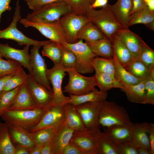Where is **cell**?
I'll return each mask as SVG.
<instances>
[{
  "label": "cell",
  "mask_w": 154,
  "mask_h": 154,
  "mask_svg": "<svg viewBox=\"0 0 154 154\" xmlns=\"http://www.w3.org/2000/svg\"><path fill=\"white\" fill-rule=\"evenodd\" d=\"M86 16L111 40L117 32L124 28L110 8L109 4L99 10L90 8Z\"/></svg>",
  "instance_id": "6da1fadb"
},
{
  "label": "cell",
  "mask_w": 154,
  "mask_h": 154,
  "mask_svg": "<svg viewBox=\"0 0 154 154\" xmlns=\"http://www.w3.org/2000/svg\"><path fill=\"white\" fill-rule=\"evenodd\" d=\"M48 109L37 108L28 110H9L1 117L6 123L29 131L37 124Z\"/></svg>",
  "instance_id": "7a4b0ae2"
},
{
  "label": "cell",
  "mask_w": 154,
  "mask_h": 154,
  "mask_svg": "<svg viewBox=\"0 0 154 154\" xmlns=\"http://www.w3.org/2000/svg\"><path fill=\"white\" fill-rule=\"evenodd\" d=\"M131 123L126 110L116 103L104 101L99 117V123L104 128L112 126L125 125Z\"/></svg>",
  "instance_id": "3957f363"
},
{
  "label": "cell",
  "mask_w": 154,
  "mask_h": 154,
  "mask_svg": "<svg viewBox=\"0 0 154 154\" xmlns=\"http://www.w3.org/2000/svg\"><path fill=\"white\" fill-rule=\"evenodd\" d=\"M19 22L24 27H32L37 29L50 40L60 44L67 43L60 26L59 20L50 22L38 18L30 19H21Z\"/></svg>",
  "instance_id": "277c9868"
},
{
  "label": "cell",
  "mask_w": 154,
  "mask_h": 154,
  "mask_svg": "<svg viewBox=\"0 0 154 154\" xmlns=\"http://www.w3.org/2000/svg\"><path fill=\"white\" fill-rule=\"evenodd\" d=\"M12 21L6 29L0 30V38L10 39L16 41L19 45L40 46L43 47L49 40L38 41L27 37L17 28L18 22L21 19L19 0H17Z\"/></svg>",
  "instance_id": "5b68a950"
},
{
  "label": "cell",
  "mask_w": 154,
  "mask_h": 154,
  "mask_svg": "<svg viewBox=\"0 0 154 154\" xmlns=\"http://www.w3.org/2000/svg\"><path fill=\"white\" fill-rule=\"evenodd\" d=\"M69 75L68 82L64 88L63 92L69 94L79 96L87 94L97 86L94 75L87 77L77 72L74 68H65Z\"/></svg>",
  "instance_id": "8992f818"
},
{
  "label": "cell",
  "mask_w": 154,
  "mask_h": 154,
  "mask_svg": "<svg viewBox=\"0 0 154 154\" xmlns=\"http://www.w3.org/2000/svg\"><path fill=\"white\" fill-rule=\"evenodd\" d=\"M74 54L76 58L75 69L80 73H92L94 70L92 62L97 57L91 50L86 42L79 40L73 43H66L65 44Z\"/></svg>",
  "instance_id": "52a82bcc"
},
{
  "label": "cell",
  "mask_w": 154,
  "mask_h": 154,
  "mask_svg": "<svg viewBox=\"0 0 154 154\" xmlns=\"http://www.w3.org/2000/svg\"><path fill=\"white\" fill-rule=\"evenodd\" d=\"M72 12L67 2L62 0L50 3L33 10L25 18L27 19L38 18L50 22L58 20L63 16Z\"/></svg>",
  "instance_id": "ba28073f"
},
{
  "label": "cell",
  "mask_w": 154,
  "mask_h": 154,
  "mask_svg": "<svg viewBox=\"0 0 154 154\" xmlns=\"http://www.w3.org/2000/svg\"><path fill=\"white\" fill-rule=\"evenodd\" d=\"M90 21L86 16L72 12L61 17L59 22L67 42L73 43L78 42L79 40L78 33L84 25Z\"/></svg>",
  "instance_id": "9c48e42d"
},
{
  "label": "cell",
  "mask_w": 154,
  "mask_h": 154,
  "mask_svg": "<svg viewBox=\"0 0 154 154\" xmlns=\"http://www.w3.org/2000/svg\"><path fill=\"white\" fill-rule=\"evenodd\" d=\"M66 72L65 67L60 63L54 64L52 68L47 69V77L52 87V106L64 105L68 103L69 97L64 95L62 88L63 79L66 74Z\"/></svg>",
  "instance_id": "30bf717a"
},
{
  "label": "cell",
  "mask_w": 154,
  "mask_h": 154,
  "mask_svg": "<svg viewBox=\"0 0 154 154\" xmlns=\"http://www.w3.org/2000/svg\"><path fill=\"white\" fill-rule=\"evenodd\" d=\"M100 129L86 128L74 131L70 142L85 154H96L98 147V133Z\"/></svg>",
  "instance_id": "8fae6325"
},
{
  "label": "cell",
  "mask_w": 154,
  "mask_h": 154,
  "mask_svg": "<svg viewBox=\"0 0 154 154\" xmlns=\"http://www.w3.org/2000/svg\"><path fill=\"white\" fill-rule=\"evenodd\" d=\"M25 83L38 108L47 109L52 106L53 92L38 83L29 72Z\"/></svg>",
  "instance_id": "7c38bea8"
},
{
  "label": "cell",
  "mask_w": 154,
  "mask_h": 154,
  "mask_svg": "<svg viewBox=\"0 0 154 154\" xmlns=\"http://www.w3.org/2000/svg\"><path fill=\"white\" fill-rule=\"evenodd\" d=\"M41 47L34 46L31 50L30 56V65L32 70L31 75L38 83L53 92L46 76V64L39 52Z\"/></svg>",
  "instance_id": "4fadbf2b"
},
{
  "label": "cell",
  "mask_w": 154,
  "mask_h": 154,
  "mask_svg": "<svg viewBox=\"0 0 154 154\" xmlns=\"http://www.w3.org/2000/svg\"><path fill=\"white\" fill-rule=\"evenodd\" d=\"M64 105H52L44 112L38 123L29 131L33 132L40 129L60 126L65 122Z\"/></svg>",
  "instance_id": "5bb4252c"
},
{
  "label": "cell",
  "mask_w": 154,
  "mask_h": 154,
  "mask_svg": "<svg viewBox=\"0 0 154 154\" xmlns=\"http://www.w3.org/2000/svg\"><path fill=\"white\" fill-rule=\"evenodd\" d=\"M103 102H88L74 106L86 128L100 129L99 117Z\"/></svg>",
  "instance_id": "9a60e30c"
},
{
  "label": "cell",
  "mask_w": 154,
  "mask_h": 154,
  "mask_svg": "<svg viewBox=\"0 0 154 154\" xmlns=\"http://www.w3.org/2000/svg\"><path fill=\"white\" fill-rule=\"evenodd\" d=\"M30 46L25 45L23 49H20L12 47L7 43H0V54L7 60H13L19 62L32 74V70L29 53Z\"/></svg>",
  "instance_id": "2e32d148"
},
{
  "label": "cell",
  "mask_w": 154,
  "mask_h": 154,
  "mask_svg": "<svg viewBox=\"0 0 154 154\" xmlns=\"http://www.w3.org/2000/svg\"><path fill=\"white\" fill-rule=\"evenodd\" d=\"M124 44L133 55L138 58L143 40L139 36L128 28L119 30L115 35Z\"/></svg>",
  "instance_id": "e0dca14e"
},
{
  "label": "cell",
  "mask_w": 154,
  "mask_h": 154,
  "mask_svg": "<svg viewBox=\"0 0 154 154\" xmlns=\"http://www.w3.org/2000/svg\"><path fill=\"white\" fill-rule=\"evenodd\" d=\"M132 122L125 125H115L104 127L107 134L117 145L129 142L131 139L133 127Z\"/></svg>",
  "instance_id": "ac0fdd59"
},
{
  "label": "cell",
  "mask_w": 154,
  "mask_h": 154,
  "mask_svg": "<svg viewBox=\"0 0 154 154\" xmlns=\"http://www.w3.org/2000/svg\"><path fill=\"white\" fill-rule=\"evenodd\" d=\"M6 124L13 143L16 145L25 147L31 153L36 145L31 136V132L19 127Z\"/></svg>",
  "instance_id": "d6986e66"
},
{
  "label": "cell",
  "mask_w": 154,
  "mask_h": 154,
  "mask_svg": "<svg viewBox=\"0 0 154 154\" xmlns=\"http://www.w3.org/2000/svg\"><path fill=\"white\" fill-rule=\"evenodd\" d=\"M149 124L146 122L133 123L131 137L129 143L136 148L142 147L150 150L147 133Z\"/></svg>",
  "instance_id": "ffe728a7"
},
{
  "label": "cell",
  "mask_w": 154,
  "mask_h": 154,
  "mask_svg": "<svg viewBox=\"0 0 154 154\" xmlns=\"http://www.w3.org/2000/svg\"><path fill=\"white\" fill-rule=\"evenodd\" d=\"M37 108H38L25 82L21 86L8 110L31 109Z\"/></svg>",
  "instance_id": "44dd1931"
},
{
  "label": "cell",
  "mask_w": 154,
  "mask_h": 154,
  "mask_svg": "<svg viewBox=\"0 0 154 154\" xmlns=\"http://www.w3.org/2000/svg\"><path fill=\"white\" fill-rule=\"evenodd\" d=\"M74 131V130L67 125L65 121L52 139L51 154H61L64 147L70 141Z\"/></svg>",
  "instance_id": "7402d4cb"
},
{
  "label": "cell",
  "mask_w": 154,
  "mask_h": 154,
  "mask_svg": "<svg viewBox=\"0 0 154 154\" xmlns=\"http://www.w3.org/2000/svg\"><path fill=\"white\" fill-rule=\"evenodd\" d=\"M114 49V56L126 69L136 58L122 42L116 36L112 40Z\"/></svg>",
  "instance_id": "603a6c76"
},
{
  "label": "cell",
  "mask_w": 154,
  "mask_h": 154,
  "mask_svg": "<svg viewBox=\"0 0 154 154\" xmlns=\"http://www.w3.org/2000/svg\"><path fill=\"white\" fill-rule=\"evenodd\" d=\"M109 6L117 19L125 28H127L130 13L132 7V0H117L113 5Z\"/></svg>",
  "instance_id": "cb8c5ba5"
},
{
  "label": "cell",
  "mask_w": 154,
  "mask_h": 154,
  "mask_svg": "<svg viewBox=\"0 0 154 154\" xmlns=\"http://www.w3.org/2000/svg\"><path fill=\"white\" fill-rule=\"evenodd\" d=\"M146 80L133 85H123L121 89L125 94L127 99L131 102L145 104L146 98L145 84Z\"/></svg>",
  "instance_id": "d4e9b609"
},
{
  "label": "cell",
  "mask_w": 154,
  "mask_h": 154,
  "mask_svg": "<svg viewBox=\"0 0 154 154\" xmlns=\"http://www.w3.org/2000/svg\"><path fill=\"white\" fill-rule=\"evenodd\" d=\"M107 92L99 91L95 88L90 92L83 95L76 96L69 94V103L74 106L90 102H102L106 100Z\"/></svg>",
  "instance_id": "484cf974"
},
{
  "label": "cell",
  "mask_w": 154,
  "mask_h": 154,
  "mask_svg": "<svg viewBox=\"0 0 154 154\" xmlns=\"http://www.w3.org/2000/svg\"><path fill=\"white\" fill-rule=\"evenodd\" d=\"M86 43L92 51L97 56L113 58L114 49L112 42L107 37L94 42Z\"/></svg>",
  "instance_id": "4316f807"
},
{
  "label": "cell",
  "mask_w": 154,
  "mask_h": 154,
  "mask_svg": "<svg viewBox=\"0 0 154 154\" xmlns=\"http://www.w3.org/2000/svg\"><path fill=\"white\" fill-rule=\"evenodd\" d=\"M78 39L85 41L86 42H92L106 37L101 30L90 21L82 27L77 35Z\"/></svg>",
  "instance_id": "83f0119b"
},
{
  "label": "cell",
  "mask_w": 154,
  "mask_h": 154,
  "mask_svg": "<svg viewBox=\"0 0 154 154\" xmlns=\"http://www.w3.org/2000/svg\"><path fill=\"white\" fill-rule=\"evenodd\" d=\"M154 23V12L151 11L147 5L130 15L127 28L135 25L142 24L146 27Z\"/></svg>",
  "instance_id": "f1b7e54d"
},
{
  "label": "cell",
  "mask_w": 154,
  "mask_h": 154,
  "mask_svg": "<svg viewBox=\"0 0 154 154\" xmlns=\"http://www.w3.org/2000/svg\"><path fill=\"white\" fill-rule=\"evenodd\" d=\"M64 106L65 122L67 125L74 131L84 129L86 127L74 106L67 103L64 104Z\"/></svg>",
  "instance_id": "f546056e"
},
{
  "label": "cell",
  "mask_w": 154,
  "mask_h": 154,
  "mask_svg": "<svg viewBox=\"0 0 154 154\" xmlns=\"http://www.w3.org/2000/svg\"><path fill=\"white\" fill-rule=\"evenodd\" d=\"M92 64L95 71L106 73L117 81L116 66L113 58H103L97 56L93 59Z\"/></svg>",
  "instance_id": "4dcf8cb0"
},
{
  "label": "cell",
  "mask_w": 154,
  "mask_h": 154,
  "mask_svg": "<svg viewBox=\"0 0 154 154\" xmlns=\"http://www.w3.org/2000/svg\"><path fill=\"white\" fill-rule=\"evenodd\" d=\"M98 135L96 154H118V146L107 134L100 129Z\"/></svg>",
  "instance_id": "1f68e13d"
},
{
  "label": "cell",
  "mask_w": 154,
  "mask_h": 154,
  "mask_svg": "<svg viewBox=\"0 0 154 154\" xmlns=\"http://www.w3.org/2000/svg\"><path fill=\"white\" fill-rule=\"evenodd\" d=\"M95 78L97 86L100 90L107 92L113 88L121 89L123 88V85L115 80L110 75L104 72L95 71L94 75Z\"/></svg>",
  "instance_id": "d6a6232c"
},
{
  "label": "cell",
  "mask_w": 154,
  "mask_h": 154,
  "mask_svg": "<svg viewBox=\"0 0 154 154\" xmlns=\"http://www.w3.org/2000/svg\"><path fill=\"white\" fill-rule=\"evenodd\" d=\"M15 149L7 125L2 123L0 129V154H15Z\"/></svg>",
  "instance_id": "836d02e7"
},
{
  "label": "cell",
  "mask_w": 154,
  "mask_h": 154,
  "mask_svg": "<svg viewBox=\"0 0 154 154\" xmlns=\"http://www.w3.org/2000/svg\"><path fill=\"white\" fill-rule=\"evenodd\" d=\"M63 124L42 129L33 132H31V136L35 145L44 144L52 140L58 130Z\"/></svg>",
  "instance_id": "e575fe53"
},
{
  "label": "cell",
  "mask_w": 154,
  "mask_h": 154,
  "mask_svg": "<svg viewBox=\"0 0 154 154\" xmlns=\"http://www.w3.org/2000/svg\"><path fill=\"white\" fill-rule=\"evenodd\" d=\"M113 58L116 66V80L117 82L123 85H133L143 81L136 78L129 73L119 63L114 56Z\"/></svg>",
  "instance_id": "d590c367"
},
{
  "label": "cell",
  "mask_w": 154,
  "mask_h": 154,
  "mask_svg": "<svg viewBox=\"0 0 154 154\" xmlns=\"http://www.w3.org/2000/svg\"><path fill=\"white\" fill-rule=\"evenodd\" d=\"M126 69L135 77L142 80L147 79L154 70V69H149L137 58Z\"/></svg>",
  "instance_id": "8d00e7d4"
},
{
  "label": "cell",
  "mask_w": 154,
  "mask_h": 154,
  "mask_svg": "<svg viewBox=\"0 0 154 154\" xmlns=\"http://www.w3.org/2000/svg\"><path fill=\"white\" fill-rule=\"evenodd\" d=\"M60 44L50 40L43 47L42 51V56L49 58L54 64L60 63L61 58Z\"/></svg>",
  "instance_id": "74e56055"
},
{
  "label": "cell",
  "mask_w": 154,
  "mask_h": 154,
  "mask_svg": "<svg viewBox=\"0 0 154 154\" xmlns=\"http://www.w3.org/2000/svg\"><path fill=\"white\" fill-rule=\"evenodd\" d=\"M21 86L11 90L2 91L0 95V117L8 110Z\"/></svg>",
  "instance_id": "f35d334b"
},
{
  "label": "cell",
  "mask_w": 154,
  "mask_h": 154,
  "mask_svg": "<svg viewBox=\"0 0 154 154\" xmlns=\"http://www.w3.org/2000/svg\"><path fill=\"white\" fill-rule=\"evenodd\" d=\"M23 66L15 60H5L0 58V76L13 75L23 69Z\"/></svg>",
  "instance_id": "ab89813d"
},
{
  "label": "cell",
  "mask_w": 154,
  "mask_h": 154,
  "mask_svg": "<svg viewBox=\"0 0 154 154\" xmlns=\"http://www.w3.org/2000/svg\"><path fill=\"white\" fill-rule=\"evenodd\" d=\"M27 74L23 69L12 75L5 81L2 91L11 90L22 85L25 82Z\"/></svg>",
  "instance_id": "60d3db41"
},
{
  "label": "cell",
  "mask_w": 154,
  "mask_h": 154,
  "mask_svg": "<svg viewBox=\"0 0 154 154\" xmlns=\"http://www.w3.org/2000/svg\"><path fill=\"white\" fill-rule=\"evenodd\" d=\"M138 58L150 70L154 69V51L143 40Z\"/></svg>",
  "instance_id": "b9f144b4"
},
{
  "label": "cell",
  "mask_w": 154,
  "mask_h": 154,
  "mask_svg": "<svg viewBox=\"0 0 154 154\" xmlns=\"http://www.w3.org/2000/svg\"><path fill=\"white\" fill-rule=\"evenodd\" d=\"M72 12L77 14L86 16L91 4L90 0H65Z\"/></svg>",
  "instance_id": "7bdbcfd3"
},
{
  "label": "cell",
  "mask_w": 154,
  "mask_h": 154,
  "mask_svg": "<svg viewBox=\"0 0 154 154\" xmlns=\"http://www.w3.org/2000/svg\"><path fill=\"white\" fill-rule=\"evenodd\" d=\"M61 58L60 63L65 68H74L76 58L74 52L65 45L60 44Z\"/></svg>",
  "instance_id": "ee69618b"
},
{
  "label": "cell",
  "mask_w": 154,
  "mask_h": 154,
  "mask_svg": "<svg viewBox=\"0 0 154 154\" xmlns=\"http://www.w3.org/2000/svg\"><path fill=\"white\" fill-rule=\"evenodd\" d=\"M145 104L154 105V70L146 80L145 84Z\"/></svg>",
  "instance_id": "f6af8a7d"
},
{
  "label": "cell",
  "mask_w": 154,
  "mask_h": 154,
  "mask_svg": "<svg viewBox=\"0 0 154 154\" xmlns=\"http://www.w3.org/2000/svg\"><path fill=\"white\" fill-rule=\"evenodd\" d=\"M61 0H27L26 1L29 8L33 10L43 6Z\"/></svg>",
  "instance_id": "bcb514c9"
},
{
  "label": "cell",
  "mask_w": 154,
  "mask_h": 154,
  "mask_svg": "<svg viewBox=\"0 0 154 154\" xmlns=\"http://www.w3.org/2000/svg\"><path fill=\"white\" fill-rule=\"evenodd\" d=\"M118 154H138L136 148L129 142L118 146Z\"/></svg>",
  "instance_id": "7dc6e473"
},
{
  "label": "cell",
  "mask_w": 154,
  "mask_h": 154,
  "mask_svg": "<svg viewBox=\"0 0 154 154\" xmlns=\"http://www.w3.org/2000/svg\"><path fill=\"white\" fill-rule=\"evenodd\" d=\"M61 154H85L81 149L71 142L64 147Z\"/></svg>",
  "instance_id": "c3c4849f"
},
{
  "label": "cell",
  "mask_w": 154,
  "mask_h": 154,
  "mask_svg": "<svg viewBox=\"0 0 154 154\" xmlns=\"http://www.w3.org/2000/svg\"><path fill=\"white\" fill-rule=\"evenodd\" d=\"M148 134L149 141L150 151L151 154H154V124H149L148 130Z\"/></svg>",
  "instance_id": "681fc988"
},
{
  "label": "cell",
  "mask_w": 154,
  "mask_h": 154,
  "mask_svg": "<svg viewBox=\"0 0 154 154\" xmlns=\"http://www.w3.org/2000/svg\"><path fill=\"white\" fill-rule=\"evenodd\" d=\"M11 0H0V22L2 14L6 11H10Z\"/></svg>",
  "instance_id": "f907efd6"
},
{
  "label": "cell",
  "mask_w": 154,
  "mask_h": 154,
  "mask_svg": "<svg viewBox=\"0 0 154 154\" xmlns=\"http://www.w3.org/2000/svg\"><path fill=\"white\" fill-rule=\"evenodd\" d=\"M52 146V140L44 143L42 148L41 154H51Z\"/></svg>",
  "instance_id": "816d5d0a"
},
{
  "label": "cell",
  "mask_w": 154,
  "mask_h": 154,
  "mask_svg": "<svg viewBox=\"0 0 154 154\" xmlns=\"http://www.w3.org/2000/svg\"><path fill=\"white\" fill-rule=\"evenodd\" d=\"M15 147V154H30L29 150L24 146L17 145Z\"/></svg>",
  "instance_id": "f5cc1de1"
},
{
  "label": "cell",
  "mask_w": 154,
  "mask_h": 154,
  "mask_svg": "<svg viewBox=\"0 0 154 154\" xmlns=\"http://www.w3.org/2000/svg\"><path fill=\"white\" fill-rule=\"evenodd\" d=\"M108 0H95L90 6V8L103 7L108 4Z\"/></svg>",
  "instance_id": "db71d44e"
},
{
  "label": "cell",
  "mask_w": 154,
  "mask_h": 154,
  "mask_svg": "<svg viewBox=\"0 0 154 154\" xmlns=\"http://www.w3.org/2000/svg\"><path fill=\"white\" fill-rule=\"evenodd\" d=\"M12 75L0 76V95L3 91L4 84L6 80Z\"/></svg>",
  "instance_id": "11a10c76"
},
{
  "label": "cell",
  "mask_w": 154,
  "mask_h": 154,
  "mask_svg": "<svg viewBox=\"0 0 154 154\" xmlns=\"http://www.w3.org/2000/svg\"><path fill=\"white\" fill-rule=\"evenodd\" d=\"M44 144L36 145L31 152L30 154H41Z\"/></svg>",
  "instance_id": "9f6ffc18"
},
{
  "label": "cell",
  "mask_w": 154,
  "mask_h": 154,
  "mask_svg": "<svg viewBox=\"0 0 154 154\" xmlns=\"http://www.w3.org/2000/svg\"><path fill=\"white\" fill-rule=\"evenodd\" d=\"M138 154H151L150 150L144 148L138 147L136 148Z\"/></svg>",
  "instance_id": "6f0895ef"
},
{
  "label": "cell",
  "mask_w": 154,
  "mask_h": 154,
  "mask_svg": "<svg viewBox=\"0 0 154 154\" xmlns=\"http://www.w3.org/2000/svg\"><path fill=\"white\" fill-rule=\"evenodd\" d=\"M146 4L149 9L151 11L154 12V0H150Z\"/></svg>",
  "instance_id": "680465c9"
},
{
  "label": "cell",
  "mask_w": 154,
  "mask_h": 154,
  "mask_svg": "<svg viewBox=\"0 0 154 154\" xmlns=\"http://www.w3.org/2000/svg\"><path fill=\"white\" fill-rule=\"evenodd\" d=\"M144 1V0H132V7L137 3L141 2L142 1Z\"/></svg>",
  "instance_id": "91938a15"
},
{
  "label": "cell",
  "mask_w": 154,
  "mask_h": 154,
  "mask_svg": "<svg viewBox=\"0 0 154 154\" xmlns=\"http://www.w3.org/2000/svg\"><path fill=\"white\" fill-rule=\"evenodd\" d=\"M95 0H90L91 5L94 2Z\"/></svg>",
  "instance_id": "94428289"
},
{
  "label": "cell",
  "mask_w": 154,
  "mask_h": 154,
  "mask_svg": "<svg viewBox=\"0 0 154 154\" xmlns=\"http://www.w3.org/2000/svg\"><path fill=\"white\" fill-rule=\"evenodd\" d=\"M144 0V1L146 3L150 0Z\"/></svg>",
  "instance_id": "6125c7cd"
},
{
  "label": "cell",
  "mask_w": 154,
  "mask_h": 154,
  "mask_svg": "<svg viewBox=\"0 0 154 154\" xmlns=\"http://www.w3.org/2000/svg\"><path fill=\"white\" fill-rule=\"evenodd\" d=\"M2 123L0 122V129L2 125Z\"/></svg>",
  "instance_id": "be15d7a7"
},
{
  "label": "cell",
  "mask_w": 154,
  "mask_h": 154,
  "mask_svg": "<svg viewBox=\"0 0 154 154\" xmlns=\"http://www.w3.org/2000/svg\"><path fill=\"white\" fill-rule=\"evenodd\" d=\"M3 58V57H2V56H1V54H0V58Z\"/></svg>",
  "instance_id": "e7e4bbea"
},
{
  "label": "cell",
  "mask_w": 154,
  "mask_h": 154,
  "mask_svg": "<svg viewBox=\"0 0 154 154\" xmlns=\"http://www.w3.org/2000/svg\"><path fill=\"white\" fill-rule=\"evenodd\" d=\"M25 0V1H26L27 0Z\"/></svg>",
  "instance_id": "03108f58"
},
{
  "label": "cell",
  "mask_w": 154,
  "mask_h": 154,
  "mask_svg": "<svg viewBox=\"0 0 154 154\" xmlns=\"http://www.w3.org/2000/svg\"></svg>",
  "instance_id": "003e7915"
}]
</instances>
